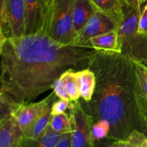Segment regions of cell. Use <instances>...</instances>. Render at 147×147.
<instances>
[{
  "label": "cell",
  "instance_id": "cell-1",
  "mask_svg": "<svg viewBox=\"0 0 147 147\" xmlns=\"http://www.w3.org/2000/svg\"><path fill=\"white\" fill-rule=\"evenodd\" d=\"M96 51L60 44L42 33L0 40V95L14 104L30 102L53 89L64 72L88 68Z\"/></svg>",
  "mask_w": 147,
  "mask_h": 147
},
{
  "label": "cell",
  "instance_id": "cell-2",
  "mask_svg": "<svg viewBox=\"0 0 147 147\" xmlns=\"http://www.w3.org/2000/svg\"><path fill=\"white\" fill-rule=\"evenodd\" d=\"M88 68L96 75V89L89 102H80L93 122L107 120L109 138L116 141L126 140L135 131L147 136L145 97L133 61L121 53L96 51Z\"/></svg>",
  "mask_w": 147,
  "mask_h": 147
},
{
  "label": "cell",
  "instance_id": "cell-3",
  "mask_svg": "<svg viewBox=\"0 0 147 147\" xmlns=\"http://www.w3.org/2000/svg\"><path fill=\"white\" fill-rule=\"evenodd\" d=\"M76 0H47L43 33L63 45L73 46L78 34L73 27Z\"/></svg>",
  "mask_w": 147,
  "mask_h": 147
},
{
  "label": "cell",
  "instance_id": "cell-4",
  "mask_svg": "<svg viewBox=\"0 0 147 147\" xmlns=\"http://www.w3.org/2000/svg\"><path fill=\"white\" fill-rule=\"evenodd\" d=\"M142 8L125 4L124 16L117 29L121 54L147 66V37L138 31Z\"/></svg>",
  "mask_w": 147,
  "mask_h": 147
},
{
  "label": "cell",
  "instance_id": "cell-5",
  "mask_svg": "<svg viewBox=\"0 0 147 147\" xmlns=\"http://www.w3.org/2000/svg\"><path fill=\"white\" fill-rule=\"evenodd\" d=\"M26 10L24 0H5L0 14V40L25 35Z\"/></svg>",
  "mask_w": 147,
  "mask_h": 147
},
{
  "label": "cell",
  "instance_id": "cell-6",
  "mask_svg": "<svg viewBox=\"0 0 147 147\" xmlns=\"http://www.w3.org/2000/svg\"><path fill=\"white\" fill-rule=\"evenodd\" d=\"M68 109L73 130L71 147H96L91 133L93 120L85 110L80 101H72Z\"/></svg>",
  "mask_w": 147,
  "mask_h": 147
},
{
  "label": "cell",
  "instance_id": "cell-7",
  "mask_svg": "<svg viewBox=\"0 0 147 147\" xmlns=\"http://www.w3.org/2000/svg\"><path fill=\"white\" fill-rule=\"evenodd\" d=\"M57 96L53 92L40 102L16 104L11 116L15 120L24 133L46 109L52 106Z\"/></svg>",
  "mask_w": 147,
  "mask_h": 147
},
{
  "label": "cell",
  "instance_id": "cell-8",
  "mask_svg": "<svg viewBox=\"0 0 147 147\" xmlns=\"http://www.w3.org/2000/svg\"><path fill=\"white\" fill-rule=\"evenodd\" d=\"M119 24L106 14L96 11L86 23L84 28L78 33L73 46H88L92 37L113 30H117ZM90 47V46H89Z\"/></svg>",
  "mask_w": 147,
  "mask_h": 147
},
{
  "label": "cell",
  "instance_id": "cell-9",
  "mask_svg": "<svg viewBox=\"0 0 147 147\" xmlns=\"http://www.w3.org/2000/svg\"><path fill=\"white\" fill-rule=\"evenodd\" d=\"M24 3L26 10L25 35L43 33L45 14V1L24 0Z\"/></svg>",
  "mask_w": 147,
  "mask_h": 147
},
{
  "label": "cell",
  "instance_id": "cell-10",
  "mask_svg": "<svg viewBox=\"0 0 147 147\" xmlns=\"http://www.w3.org/2000/svg\"><path fill=\"white\" fill-rule=\"evenodd\" d=\"M23 138V131L12 117L0 120V147H17Z\"/></svg>",
  "mask_w": 147,
  "mask_h": 147
},
{
  "label": "cell",
  "instance_id": "cell-11",
  "mask_svg": "<svg viewBox=\"0 0 147 147\" xmlns=\"http://www.w3.org/2000/svg\"><path fill=\"white\" fill-rule=\"evenodd\" d=\"M88 46L97 51L121 53L117 30H113L92 37Z\"/></svg>",
  "mask_w": 147,
  "mask_h": 147
},
{
  "label": "cell",
  "instance_id": "cell-12",
  "mask_svg": "<svg viewBox=\"0 0 147 147\" xmlns=\"http://www.w3.org/2000/svg\"><path fill=\"white\" fill-rule=\"evenodd\" d=\"M96 11L90 0H76L73 11V27L78 35Z\"/></svg>",
  "mask_w": 147,
  "mask_h": 147
},
{
  "label": "cell",
  "instance_id": "cell-13",
  "mask_svg": "<svg viewBox=\"0 0 147 147\" xmlns=\"http://www.w3.org/2000/svg\"><path fill=\"white\" fill-rule=\"evenodd\" d=\"M96 10L120 24L124 16V0H90Z\"/></svg>",
  "mask_w": 147,
  "mask_h": 147
},
{
  "label": "cell",
  "instance_id": "cell-14",
  "mask_svg": "<svg viewBox=\"0 0 147 147\" xmlns=\"http://www.w3.org/2000/svg\"><path fill=\"white\" fill-rule=\"evenodd\" d=\"M78 81L80 97L85 102L92 99L96 85V78L94 72L89 68L76 71Z\"/></svg>",
  "mask_w": 147,
  "mask_h": 147
},
{
  "label": "cell",
  "instance_id": "cell-15",
  "mask_svg": "<svg viewBox=\"0 0 147 147\" xmlns=\"http://www.w3.org/2000/svg\"><path fill=\"white\" fill-rule=\"evenodd\" d=\"M51 107L46 109L33 122L32 125L23 133V139L36 140L40 138L45 133L50 125V120L53 117L51 113Z\"/></svg>",
  "mask_w": 147,
  "mask_h": 147
},
{
  "label": "cell",
  "instance_id": "cell-16",
  "mask_svg": "<svg viewBox=\"0 0 147 147\" xmlns=\"http://www.w3.org/2000/svg\"><path fill=\"white\" fill-rule=\"evenodd\" d=\"M64 134L55 132L49 126L40 138L36 140H22L25 147H55Z\"/></svg>",
  "mask_w": 147,
  "mask_h": 147
},
{
  "label": "cell",
  "instance_id": "cell-17",
  "mask_svg": "<svg viewBox=\"0 0 147 147\" xmlns=\"http://www.w3.org/2000/svg\"><path fill=\"white\" fill-rule=\"evenodd\" d=\"M60 79L64 83L67 94L71 101H77L80 99L78 81L76 76V71L69 70L64 72L60 76Z\"/></svg>",
  "mask_w": 147,
  "mask_h": 147
},
{
  "label": "cell",
  "instance_id": "cell-18",
  "mask_svg": "<svg viewBox=\"0 0 147 147\" xmlns=\"http://www.w3.org/2000/svg\"><path fill=\"white\" fill-rule=\"evenodd\" d=\"M49 126L53 131L60 133H67L73 131L70 115L66 112L53 115Z\"/></svg>",
  "mask_w": 147,
  "mask_h": 147
},
{
  "label": "cell",
  "instance_id": "cell-19",
  "mask_svg": "<svg viewBox=\"0 0 147 147\" xmlns=\"http://www.w3.org/2000/svg\"><path fill=\"white\" fill-rule=\"evenodd\" d=\"M111 132V125L107 120H99L93 122L91 126V133L95 141L109 138Z\"/></svg>",
  "mask_w": 147,
  "mask_h": 147
},
{
  "label": "cell",
  "instance_id": "cell-20",
  "mask_svg": "<svg viewBox=\"0 0 147 147\" xmlns=\"http://www.w3.org/2000/svg\"><path fill=\"white\" fill-rule=\"evenodd\" d=\"M134 63L141 92L144 97H147V66L138 62Z\"/></svg>",
  "mask_w": 147,
  "mask_h": 147
},
{
  "label": "cell",
  "instance_id": "cell-21",
  "mask_svg": "<svg viewBox=\"0 0 147 147\" xmlns=\"http://www.w3.org/2000/svg\"><path fill=\"white\" fill-rule=\"evenodd\" d=\"M53 92H55V95L57 96V97H58L59 99L72 102L70 100V98L69 97L68 94H67V90H66L64 83H63V82L60 78H59L58 79L55 81V82L53 84Z\"/></svg>",
  "mask_w": 147,
  "mask_h": 147
},
{
  "label": "cell",
  "instance_id": "cell-22",
  "mask_svg": "<svg viewBox=\"0 0 147 147\" xmlns=\"http://www.w3.org/2000/svg\"><path fill=\"white\" fill-rule=\"evenodd\" d=\"M70 101L64 100L62 99H55L51 107V113L53 115H59L65 112L66 110L68 109L70 104Z\"/></svg>",
  "mask_w": 147,
  "mask_h": 147
},
{
  "label": "cell",
  "instance_id": "cell-23",
  "mask_svg": "<svg viewBox=\"0 0 147 147\" xmlns=\"http://www.w3.org/2000/svg\"><path fill=\"white\" fill-rule=\"evenodd\" d=\"M147 136L143 133L135 131L127 138L131 144V147H143V144Z\"/></svg>",
  "mask_w": 147,
  "mask_h": 147
},
{
  "label": "cell",
  "instance_id": "cell-24",
  "mask_svg": "<svg viewBox=\"0 0 147 147\" xmlns=\"http://www.w3.org/2000/svg\"><path fill=\"white\" fill-rule=\"evenodd\" d=\"M138 31L147 37V2L142 10L140 18L139 21Z\"/></svg>",
  "mask_w": 147,
  "mask_h": 147
},
{
  "label": "cell",
  "instance_id": "cell-25",
  "mask_svg": "<svg viewBox=\"0 0 147 147\" xmlns=\"http://www.w3.org/2000/svg\"><path fill=\"white\" fill-rule=\"evenodd\" d=\"M71 138L72 131L65 133L55 147H71Z\"/></svg>",
  "mask_w": 147,
  "mask_h": 147
},
{
  "label": "cell",
  "instance_id": "cell-26",
  "mask_svg": "<svg viewBox=\"0 0 147 147\" xmlns=\"http://www.w3.org/2000/svg\"><path fill=\"white\" fill-rule=\"evenodd\" d=\"M115 141L116 140H113L109 137L105 139L96 141V147H113Z\"/></svg>",
  "mask_w": 147,
  "mask_h": 147
},
{
  "label": "cell",
  "instance_id": "cell-27",
  "mask_svg": "<svg viewBox=\"0 0 147 147\" xmlns=\"http://www.w3.org/2000/svg\"><path fill=\"white\" fill-rule=\"evenodd\" d=\"M113 147H131V144L127 139L115 141Z\"/></svg>",
  "mask_w": 147,
  "mask_h": 147
},
{
  "label": "cell",
  "instance_id": "cell-28",
  "mask_svg": "<svg viewBox=\"0 0 147 147\" xmlns=\"http://www.w3.org/2000/svg\"><path fill=\"white\" fill-rule=\"evenodd\" d=\"M128 5L134 8H142V5L139 3V0H124Z\"/></svg>",
  "mask_w": 147,
  "mask_h": 147
},
{
  "label": "cell",
  "instance_id": "cell-29",
  "mask_svg": "<svg viewBox=\"0 0 147 147\" xmlns=\"http://www.w3.org/2000/svg\"><path fill=\"white\" fill-rule=\"evenodd\" d=\"M145 113H146V120H147V97H145Z\"/></svg>",
  "mask_w": 147,
  "mask_h": 147
},
{
  "label": "cell",
  "instance_id": "cell-30",
  "mask_svg": "<svg viewBox=\"0 0 147 147\" xmlns=\"http://www.w3.org/2000/svg\"><path fill=\"white\" fill-rule=\"evenodd\" d=\"M17 147H25V146H24V143H23V140H22V141H20V144H18V146H17Z\"/></svg>",
  "mask_w": 147,
  "mask_h": 147
},
{
  "label": "cell",
  "instance_id": "cell-31",
  "mask_svg": "<svg viewBox=\"0 0 147 147\" xmlns=\"http://www.w3.org/2000/svg\"><path fill=\"white\" fill-rule=\"evenodd\" d=\"M139 3H140L141 5H142V4H144V3L147 2V0H139Z\"/></svg>",
  "mask_w": 147,
  "mask_h": 147
},
{
  "label": "cell",
  "instance_id": "cell-32",
  "mask_svg": "<svg viewBox=\"0 0 147 147\" xmlns=\"http://www.w3.org/2000/svg\"><path fill=\"white\" fill-rule=\"evenodd\" d=\"M143 147H147V138L145 139L144 142L143 144Z\"/></svg>",
  "mask_w": 147,
  "mask_h": 147
},
{
  "label": "cell",
  "instance_id": "cell-33",
  "mask_svg": "<svg viewBox=\"0 0 147 147\" xmlns=\"http://www.w3.org/2000/svg\"><path fill=\"white\" fill-rule=\"evenodd\" d=\"M44 1H47V0H44Z\"/></svg>",
  "mask_w": 147,
  "mask_h": 147
}]
</instances>
